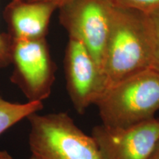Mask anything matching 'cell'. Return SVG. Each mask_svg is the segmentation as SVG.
Here are the masks:
<instances>
[{
  "mask_svg": "<svg viewBox=\"0 0 159 159\" xmlns=\"http://www.w3.org/2000/svg\"><path fill=\"white\" fill-rule=\"evenodd\" d=\"M27 119L33 158L102 159L92 136L83 132L66 112H37Z\"/></svg>",
  "mask_w": 159,
  "mask_h": 159,
  "instance_id": "3",
  "label": "cell"
},
{
  "mask_svg": "<svg viewBox=\"0 0 159 159\" xmlns=\"http://www.w3.org/2000/svg\"><path fill=\"white\" fill-rule=\"evenodd\" d=\"M91 136L102 159H148L159 140V119L125 128L101 124L92 129Z\"/></svg>",
  "mask_w": 159,
  "mask_h": 159,
  "instance_id": "6",
  "label": "cell"
},
{
  "mask_svg": "<svg viewBox=\"0 0 159 159\" xmlns=\"http://www.w3.org/2000/svg\"><path fill=\"white\" fill-rule=\"evenodd\" d=\"M148 159H159V140Z\"/></svg>",
  "mask_w": 159,
  "mask_h": 159,
  "instance_id": "14",
  "label": "cell"
},
{
  "mask_svg": "<svg viewBox=\"0 0 159 159\" xmlns=\"http://www.w3.org/2000/svg\"><path fill=\"white\" fill-rule=\"evenodd\" d=\"M114 7L140 11L144 13L159 7V0H108Z\"/></svg>",
  "mask_w": 159,
  "mask_h": 159,
  "instance_id": "11",
  "label": "cell"
},
{
  "mask_svg": "<svg viewBox=\"0 0 159 159\" xmlns=\"http://www.w3.org/2000/svg\"><path fill=\"white\" fill-rule=\"evenodd\" d=\"M11 82L17 85L29 102H43L50 96L55 80L56 65L46 39H11Z\"/></svg>",
  "mask_w": 159,
  "mask_h": 159,
  "instance_id": "4",
  "label": "cell"
},
{
  "mask_svg": "<svg viewBox=\"0 0 159 159\" xmlns=\"http://www.w3.org/2000/svg\"><path fill=\"white\" fill-rule=\"evenodd\" d=\"M11 63V37L0 33V69L7 67Z\"/></svg>",
  "mask_w": 159,
  "mask_h": 159,
  "instance_id": "12",
  "label": "cell"
},
{
  "mask_svg": "<svg viewBox=\"0 0 159 159\" xmlns=\"http://www.w3.org/2000/svg\"><path fill=\"white\" fill-rule=\"evenodd\" d=\"M31 1H43V2H51L54 4L57 7L58 9L59 7H61V5H64V4L69 2L71 1V0H31Z\"/></svg>",
  "mask_w": 159,
  "mask_h": 159,
  "instance_id": "13",
  "label": "cell"
},
{
  "mask_svg": "<svg viewBox=\"0 0 159 159\" xmlns=\"http://www.w3.org/2000/svg\"><path fill=\"white\" fill-rule=\"evenodd\" d=\"M30 159H35V158H33V157H30Z\"/></svg>",
  "mask_w": 159,
  "mask_h": 159,
  "instance_id": "16",
  "label": "cell"
},
{
  "mask_svg": "<svg viewBox=\"0 0 159 159\" xmlns=\"http://www.w3.org/2000/svg\"><path fill=\"white\" fill-rule=\"evenodd\" d=\"M43 108V102H12L0 94V136L31 114Z\"/></svg>",
  "mask_w": 159,
  "mask_h": 159,
  "instance_id": "9",
  "label": "cell"
},
{
  "mask_svg": "<svg viewBox=\"0 0 159 159\" xmlns=\"http://www.w3.org/2000/svg\"><path fill=\"white\" fill-rule=\"evenodd\" d=\"M152 43V69L159 71V7L147 12Z\"/></svg>",
  "mask_w": 159,
  "mask_h": 159,
  "instance_id": "10",
  "label": "cell"
},
{
  "mask_svg": "<svg viewBox=\"0 0 159 159\" xmlns=\"http://www.w3.org/2000/svg\"><path fill=\"white\" fill-rule=\"evenodd\" d=\"M56 10L57 6L48 2L11 0L4 11L8 35L14 40L46 39L52 16Z\"/></svg>",
  "mask_w": 159,
  "mask_h": 159,
  "instance_id": "8",
  "label": "cell"
},
{
  "mask_svg": "<svg viewBox=\"0 0 159 159\" xmlns=\"http://www.w3.org/2000/svg\"><path fill=\"white\" fill-rule=\"evenodd\" d=\"M113 9L108 0H71L57 9L69 39L84 45L101 72Z\"/></svg>",
  "mask_w": 159,
  "mask_h": 159,
  "instance_id": "5",
  "label": "cell"
},
{
  "mask_svg": "<svg viewBox=\"0 0 159 159\" xmlns=\"http://www.w3.org/2000/svg\"><path fill=\"white\" fill-rule=\"evenodd\" d=\"M102 125L125 128L155 117L159 111V71L153 69L109 87L95 104Z\"/></svg>",
  "mask_w": 159,
  "mask_h": 159,
  "instance_id": "2",
  "label": "cell"
},
{
  "mask_svg": "<svg viewBox=\"0 0 159 159\" xmlns=\"http://www.w3.org/2000/svg\"><path fill=\"white\" fill-rule=\"evenodd\" d=\"M63 64L69 97L77 112L83 114L104 92L102 72L88 49L74 39H69Z\"/></svg>",
  "mask_w": 159,
  "mask_h": 159,
  "instance_id": "7",
  "label": "cell"
},
{
  "mask_svg": "<svg viewBox=\"0 0 159 159\" xmlns=\"http://www.w3.org/2000/svg\"><path fill=\"white\" fill-rule=\"evenodd\" d=\"M152 43L147 13L114 7L102 66L105 90L152 69Z\"/></svg>",
  "mask_w": 159,
  "mask_h": 159,
  "instance_id": "1",
  "label": "cell"
},
{
  "mask_svg": "<svg viewBox=\"0 0 159 159\" xmlns=\"http://www.w3.org/2000/svg\"><path fill=\"white\" fill-rule=\"evenodd\" d=\"M0 159H13L7 150H0Z\"/></svg>",
  "mask_w": 159,
  "mask_h": 159,
  "instance_id": "15",
  "label": "cell"
}]
</instances>
